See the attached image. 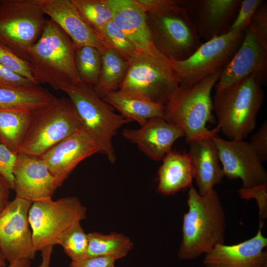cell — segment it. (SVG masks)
Segmentation results:
<instances>
[{
  "instance_id": "obj_1",
  "label": "cell",
  "mask_w": 267,
  "mask_h": 267,
  "mask_svg": "<svg viewBox=\"0 0 267 267\" xmlns=\"http://www.w3.org/2000/svg\"><path fill=\"white\" fill-rule=\"evenodd\" d=\"M187 204L188 210L183 215L178 257L191 260L207 254L216 245L224 244L226 217L214 189L202 195L191 185Z\"/></svg>"
},
{
  "instance_id": "obj_2",
  "label": "cell",
  "mask_w": 267,
  "mask_h": 267,
  "mask_svg": "<svg viewBox=\"0 0 267 267\" xmlns=\"http://www.w3.org/2000/svg\"><path fill=\"white\" fill-rule=\"evenodd\" d=\"M29 66L36 81L65 91L82 82L75 63V47L66 33L53 21L47 20L32 47Z\"/></svg>"
},
{
  "instance_id": "obj_3",
  "label": "cell",
  "mask_w": 267,
  "mask_h": 267,
  "mask_svg": "<svg viewBox=\"0 0 267 267\" xmlns=\"http://www.w3.org/2000/svg\"><path fill=\"white\" fill-rule=\"evenodd\" d=\"M262 85L250 76L224 87H215L213 99L220 131L229 140L252 133L264 99Z\"/></svg>"
},
{
  "instance_id": "obj_4",
  "label": "cell",
  "mask_w": 267,
  "mask_h": 267,
  "mask_svg": "<svg viewBox=\"0 0 267 267\" xmlns=\"http://www.w3.org/2000/svg\"><path fill=\"white\" fill-rule=\"evenodd\" d=\"M222 71L192 86L179 85L164 106L163 118L183 130L187 143L196 138L212 137L220 132L217 126L209 130L206 125L216 123L211 92Z\"/></svg>"
},
{
  "instance_id": "obj_5",
  "label": "cell",
  "mask_w": 267,
  "mask_h": 267,
  "mask_svg": "<svg viewBox=\"0 0 267 267\" xmlns=\"http://www.w3.org/2000/svg\"><path fill=\"white\" fill-rule=\"evenodd\" d=\"M145 12L154 46L169 60L186 59L202 44L183 0H166Z\"/></svg>"
},
{
  "instance_id": "obj_6",
  "label": "cell",
  "mask_w": 267,
  "mask_h": 267,
  "mask_svg": "<svg viewBox=\"0 0 267 267\" xmlns=\"http://www.w3.org/2000/svg\"><path fill=\"white\" fill-rule=\"evenodd\" d=\"M128 63L125 77L118 90L165 106L180 84L170 60L159 51L140 52Z\"/></svg>"
},
{
  "instance_id": "obj_7",
  "label": "cell",
  "mask_w": 267,
  "mask_h": 267,
  "mask_svg": "<svg viewBox=\"0 0 267 267\" xmlns=\"http://www.w3.org/2000/svg\"><path fill=\"white\" fill-rule=\"evenodd\" d=\"M64 92L74 105L82 128L96 144L99 153L114 163L117 157L113 138L123 126L132 121L115 113L114 108L95 93L92 87L82 82Z\"/></svg>"
},
{
  "instance_id": "obj_8",
  "label": "cell",
  "mask_w": 267,
  "mask_h": 267,
  "mask_svg": "<svg viewBox=\"0 0 267 267\" xmlns=\"http://www.w3.org/2000/svg\"><path fill=\"white\" fill-rule=\"evenodd\" d=\"M81 127L70 99L55 97L47 105L32 112L18 154L39 157Z\"/></svg>"
},
{
  "instance_id": "obj_9",
  "label": "cell",
  "mask_w": 267,
  "mask_h": 267,
  "mask_svg": "<svg viewBox=\"0 0 267 267\" xmlns=\"http://www.w3.org/2000/svg\"><path fill=\"white\" fill-rule=\"evenodd\" d=\"M45 15L39 0H0V42L27 62L48 20Z\"/></svg>"
},
{
  "instance_id": "obj_10",
  "label": "cell",
  "mask_w": 267,
  "mask_h": 267,
  "mask_svg": "<svg viewBox=\"0 0 267 267\" xmlns=\"http://www.w3.org/2000/svg\"><path fill=\"white\" fill-rule=\"evenodd\" d=\"M86 217V208L75 196L33 202L28 219L37 251L47 246L57 245L66 230Z\"/></svg>"
},
{
  "instance_id": "obj_11",
  "label": "cell",
  "mask_w": 267,
  "mask_h": 267,
  "mask_svg": "<svg viewBox=\"0 0 267 267\" xmlns=\"http://www.w3.org/2000/svg\"><path fill=\"white\" fill-rule=\"evenodd\" d=\"M244 36V33L227 32L202 43L186 59L170 60L179 85L194 86L222 69L236 53Z\"/></svg>"
},
{
  "instance_id": "obj_12",
  "label": "cell",
  "mask_w": 267,
  "mask_h": 267,
  "mask_svg": "<svg viewBox=\"0 0 267 267\" xmlns=\"http://www.w3.org/2000/svg\"><path fill=\"white\" fill-rule=\"evenodd\" d=\"M32 203L16 196L0 213V249L9 263L36 257L28 219Z\"/></svg>"
},
{
  "instance_id": "obj_13",
  "label": "cell",
  "mask_w": 267,
  "mask_h": 267,
  "mask_svg": "<svg viewBox=\"0 0 267 267\" xmlns=\"http://www.w3.org/2000/svg\"><path fill=\"white\" fill-rule=\"evenodd\" d=\"M252 76L262 86L267 81V41L250 24L242 43L222 69L215 87L222 88Z\"/></svg>"
},
{
  "instance_id": "obj_14",
  "label": "cell",
  "mask_w": 267,
  "mask_h": 267,
  "mask_svg": "<svg viewBox=\"0 0 267 267\" xmlns=\"http://www.w3.org/2000/svg\"><path fill=\"white\" fill-rule=\"evenodd\" d=\"M213 139L224 176L240 178L244 188L267 182V172L249 142L242 139L227 140L217 134Z\"/></svg>"
},
{
  "instance_id": "obj_15",
  "label": "cell",
  "mask_w": 267,
  "mask_h": 267,
  "mask_svg": "<svg viewBox=\"0 0 267 267\" xmlns=\"http://www.w3.org/2000/svg\"><path fill=\"white\" fill-rule=\"evenodd\" d=\"M242 0H183L200 38L208 41L228 32Z\"/></svg>"
},
{
  "instance_id": "obj_16",
  "label": "cell",
  "mask_w": 267,
  "mask_h": 267,
  "mask_svg": "<svg viewBox=\"0 0 267 267\" xmlns=\"http://www.w3.org/2000/svg\"><path fill=\"white\" fill-rule=\"evenodd\" d=\"M16 196L32 203L52 199L60 186L46 165L38 157L17 154L13 170Z\"/></svg>"
},
{
  "instance_id": "obj_17",
  "label": "cell",
  "mask_w": 267,
  "mask_h": 267,
  "mask_svg": "<svg viewBox=\"0 0 267 267\" xmlns=\"http://www.w3.org/2000/svg\"><path fill=\"white\" fill-rule=\"evenodd\" d=\"M97 153V145L82 127L39 158L61 186L81 162Z\"/></svg>"
},
{
  "instance_id": "obj_18",
  "label": "cell",
  "mask_w": 267,
  "mask_h": 267,
  "mask_svg": "<svg viewBox=\"0 0 267 267\" xmlns=\"http://www.w3.org/2000/svg\"><path fill=\"white\" fill-rule=\"evenodd\" d=\"M39 2L45 14L66 33L75 47L91 46L101 53L108 48L72 0H39Z\"/></svg>"
},
{
  "instance_id": "obj_19",
  "label": "cell",
  "mask_w": 267,
  "mask_h": 267,
  "mask_svg": "<svg viewBox=\"0 0 267 267\" xmlns=\"http://www.w3.org/2000/svg\"><path fill=\"white\" fill-rule=\"evenodd\" d=\"M262 223L255 236L242 242L216 245L205 254L206 267H267V238L262 231Z\"/></svg>"
},
{
  "instance_id": "obj_20",
  "label": "cell",
  "mask_w": 267,
  "mask_h": 267,
  "mask_svg": "<svg viewBox=\"0 0 267 267\" xmlns=\"http://www.w3.org/2000/svg\"><path fill=\"white\" fill-rule=\"evenodd\" d=\"M122 134L125 139L136 145L147 157L156 161L162 160L172 151L174 143L184 136L181 129L163 117L152 118L138 129H125Z\"/></svg>"
},
{
  "instance_id": "obj_21",
  "label": "cell",
  "mask_w": 267,
  "mask_h": 267,
  "mask_svg": "<svg viewBox=\"0 0 267 267\" xmlns=\"http://www.w3.org/2000/svg\"><path fill=\"white\" fill-rule=\"evenodd\" d=\"M107 0L113 21L135 47L145 53L158 52L153 43L145 12L136 0Z\"/></svg>"
},
{
  "instance_id": "obj_22",
  "label": "cell",
  "mask_w": 267,
  "mask_h": 267,
  "mask_svg": "<svg viewBox=\"0 0 267 267\" xmlns=\"http://www.w3.org/2000/svg\"><path fill=\"white\" fill-rule=\"evenodd\" d=\"M190 158L198 193L204 195L220 184L224 176L216 144L212 137H201L188 143Z\"/></svg>"
},
{
  "instance_id": "obj_23",
  "label": "cell",
  "mask_w": 267,
  "mask_h": 267,
  "mask_svg": "<svg viewBox=\"0 0 267 267\" xmlns=\"http://www.w3.org/2000/svg\"><path fill=\"white\" fill-rule=\"evenodd\" d=\"M158 190L165 195L174 194L191 186L193 172L187 154L172 150L162 159L158 172Z\"/></svg>"
},
{
  "instance_id": "obj_24",
  "label": "cell",
  "mask_w": 267,
  "mask_h": 267,
  "mask_svg": "<svg viewBox=\"0 0 267 267\" xmlns=\"http://www.w3.org/2000/svg\"><path fill=\"white\" fill-rule=\"evenodd\" d=\"M102 99L124 118L141 126L152 118L163 117L164 105L130 96L118 90L106 94Z\"/></svg>"
},
{
  "instance_id": "obj_25",
  "label": "cell",
  "mask_w": 267,
  "mask_h": 267,
  "mask_svg": "<svg viewBox=\"0 0 267 267\" xmlns=\"http://www.w3.org/2000/svg\"><path fill=\"white\" fill-rule=\"evenodd\" d=\"M33 111L0 107V143L17 154Z\"/></svg>"
},
{
  "instance_id": "obj_26",
  "label": "cell",
  "mask_w": 267,
  "mask_h": 267,
  "mask_svg": "<svg viewBox=\"0 0 267 267\" xmlns=\"http://www.w3.org/2000/svg\"><path fill=\"white\" fill-rule=\"evenodd\" d=\"M55 97L36 85L19 88H0V107L34 111L49 104Z\"/></svg>"
},
{
  "instance_id": "obj_27",
  "label": "cell",
  "mask_w": 267,
  "mask_h": 267,
  "mask_svg": "<svg viewBox=\"0 0 267 267\" xmlns=\"http://www.w3.org/2000/svg\"><path fill=\"white\" fill-rule=\"evenodd\" d=\"M102 54V65L99 77L92 87L101 98L118 90L123 81L128 69V61L117 51L107 48Z\"/></svg>"
},
{
  "instance_id": "obj_28",
  "label": "cell",
  "mask_w": 267,
  "mask_h": 267,
  "mask_svg": "<svg viewBox=\"0 0 267 267\" xmlns=\"http://www.w3.org/2000/svg\"><path fill=\"white\" fill-rule=\"evenodd\" d=\"M88 246L86 258L103 256L115 260L125 257L133 248L131 239L122 233H88Z\"/></svg>"
},
{
  "instance_id": "obj_29",
  "label": "cell",
  "mask_w": 267,
  "mask_h": 267,
  "mask_svg": "<svg viewBox=\"0 0 267 267\" xmlns=\"http://www.w3.org/2000/svg\"><path fill=\"white\" fill-rule=\"evenodd\" d=\"M75 47V63L82 83L93 87L100 75L102 54L93 46Z\"/></svg>"
},
{
  "instance_id": "obj_30",
  "label": "cell",
  "mask_w": 267,
  "mask_h": 267,
  "mask_svg": "<svg viewBox=\"0 0 267 267\" xmlns=\"http://www.w3.org/2000/svg\"><path fill=\"white\" fill-rule=\"evenodd\" d=\"M84 17L101 36L106 25L112 20L107 0H72Z\"/></svg>"
},
{
  "instance_id": "obj_31",
  "label": "cell",
  "mask_w": 267,
  "mask_h": 267,
  "mask_svg": "<svg viewBox=\"0 0 267 267\" xmlns=\"http://www.w3.org/2000/svg\"><path fill=\"white\" fill-rule=\"evenodd\" d=\"M88 242V233L80 222L66 230L60 236L57 244L62 247L72 261H76L86 258Z\"/></svg>"
},
{
  "instance_id": "obj_32",
  "label": "cell",
  "mask_w": 267,
  "mask_h": 267,
  "mask_svg": "<svg viewBox=\"0 0 267 267\" xmlns=\"http://www.w3.org/2000/svg\"><path fill=\"white\" fill-rule=\"evenodd\" d=\"M101 36L108 47L112 48L129 61L140 52L116 26L112 20L105 26Z\"/></svg>"
},
{
  "instance_id": "obj_33",
  "label": "cell",
  "mask_w": 267,
  "mask_h": 267,
  "mask_svg": "<svg viewBox=\"0 0 267 267\" xmlns=\"http://www.w3.org/2000/svg\"><path fill=\"white\" fill-rule=\"evenodd\" d=\"M0 65L34 83L39 84L32 75L28 63L0 42Z\"/></svg>"
},
{
  "instance_id": "obj_34",
  "label": "cell",
  "mask_w": 267,
  "mask_h": 267,
  "mask_svg": "<svg viewBox=\"0 0 267 267\" xmlns=\"http://www.w3.org/2000/svg\"><path fill=\"white\" fill-rule=\"evenodd\" d=\"M264 0H242L237 15L228 32L244 33Z\"/></svg>"
},
{
  "instance_id": "obj_35",
  "label": "cell",
  "mask_w": 267,
  "mask_h": 267,
  "mask_svg": "<svg viewBox=\"0 0 267 267\" xmlns=\"http://www.w3.org/2000/svg\"><path fill=\"white\" fill-rule=\"evenodd\" d=\"M241 198L256 200L261 219L265 220L267 217V182L260 185L248 188H241L238 190Z\"/></svg>"
},
{
  "instance_id": "obj_36",
  "label": "cell",
  "mask_w": 267,
  "mask_h": 267,
  "mask_svg": "<svg viewBox=\"0 0 267 267\" xmlns=\"http://www.w3.org/2000/svg\"><path fill=\"white\" fill-rule=\"evenodd\" d=\"M17 155L0 143V174L7 180L11 189L13 187V170Z\"/></svg>"
},
{
  "instance_id": "obj_37",
  "label": "cell",
  "mask_w": 267,
  "mask_h": 267,
  "mask_svg": "<svg viewBox=\"0 0 267 267\" xmlns=\"http://www.w3.org/2000/svg\"><path fill=\"white\" fill-rule=\"evenodd\" d=\"M39 85L0 65V88H19Z\"/></svg>"
},
{
  "instance_id": "obj_38",
  "label": "cell",
  "mask_w": 267,
  "mask_h": 267,
  "mask_svg": "<svg viewBox=\"0 0 267 267\" xmlns=\"http://www.w3.org/2000/svg\"><path fill=\"white\" fill-rule=\"evenodd\" d=\"M256 155L263 162L267 161V121H265L252 136L250 142Z\"/></svg>"
},
{
  "instance_id": "obj_39",
  "label": "cell",
  "mask_w": 267,
  "mask_h": 267,
  "mask_svg": "<svg viewBox=\"0 0 267 267\" xmlns=\"http://www.w3.org/2000/svg\"><path fill=\"white\" fill-rule=\"evenodd\" d=\"M267 41V3L264 1L255 13L250 24Z\"/></svg>"
},
{
  "instance_id": "obj_40",
  "label": "cell",
  "mask_w": 267,
  "mask_h": 267,
  "mask_svg": "<svg viewBox=\"0 0 267 267\" xmlns=\"http://www.w3.org/2000/svg\"><path fill=\"white\" fill-rule=\"evenodd\" d=\"M115 261L107 257H90L72 261L69 267H109L114 265Z\"/></svg>"
},
{
  "instance_id": "obj_41",
  "label": "cell",
  "mask_w": 267,
  "mask_h": 267,
  "mask_svg": "<svg viewBox=\"0 0 267 267\" xmlns=\"http://www.w3.org/2000/svg\"><path fill=\"white\" fill-rule=\"evenodd\" d=\"M10 185L5 178L0 174V213L9 202Z\"/></svg>"
},
{
  "instance_id": "obj_42",
  "label": "cell",
  "mask_w": 267,
  "mask_h": 267,
  "mask_svg": "<svg viewBox=\"0 0 267 267\" xmlns=\"http://www.w3.org/2000/svg\"><path fill=\"white\" fill-rule=\"evenodd\" d=\"M53 246H47L43 248L42 252V262L38 267H50L51 257Z\"/></svg>"
},
{
  "instance_id": "obj_43",
  "label": "cell",
  "mask_w": 267,
  "mask_h": 267,
  "mask_svg": "<svg viewBox=\"0 0 267 267\" xmlns=\"http://www.w3.org/2000/svg\"><path fill=\"white\" fill-rule=\"evenodd\" d=\"M31 262L28 259H21L9 263L7 267H31Z\"/></svg>"
},
{
  "instance_id": "obj_44",
  "label": "cell",
  "mask_w": 267,
  "mask_h": 267,
  "mask_svg": "<svg viewBox=\"0 0 267 267\" xmlns=\"http://www.w3.org/2000/svg\"><path fill=\"white\" fill-rule=\"evenodd\" d=\"M6 260L2 251L0 249V267H5L6 266Z\"/></svg>"
},
{
  "instance_id": "obj_45",
  "label": "cell",
  "mask_w": 267,
  "mask_h": 267,
  "mask_svg": "<svg viewBox=\"0 0 267 267\" xmlns=\"http://www.w3.org/2000/svg\"><path fill=\"white\" fill-rule=\"evenodd\" d=\"M109 267H115V265H113Z\"/></svg>"
},
{
  "instance_id": "obj_46",
  "label": "cell",
  "mask_w": 267,
  "mask_h": 267,
  "mask_svg": "<svg viewBox=\"0 0 267 267\" xmlns=\"http://www.w3.org/2000/svg\"></svg>"
}]
</instances>
